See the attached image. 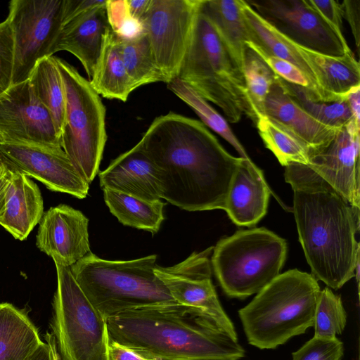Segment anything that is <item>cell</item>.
Masks as SVG:
<instances>
[{"instance_id": "d6986e66", "label": "cell", "mask_w": 360, "mask_h": 360, "mask_svg": "<svg viewBox=\"0 0 360 360\" xmlns=\"http://www.w3.org/2000/svg\"><path fill=\"white\" fill-rule=\"evenodd\" d=\"M100 186L148 201L161 200L158 172L136 145L98 173Z\"/></svg>"}, {"instance_id": "4dcf8cb0", "label": "cell", "mask_w": 360, "mask_h": 360, "mask_svg": "<svg viewBox=\"0 0 360 360\" xmlns=\"http://www.w3.org/2000/svg\"><path fill=\"white\" fill-rule=\"evenodd\" d=\"M121 53L125 69L134 89L148 84L166 79L154 60L148 37L120 39Z\"/></svg>"}, {"instance_id": "8992f818", "label": "cell", "mask_w": 360, "mask_h": 360, "mask_svg": "<svg viewBox=\"0 0 360 360\" xmlns=\"http://www.w3.org/2000/svg\"><path fill=\"white\" fill-rule=\"evenodd\" d=\"M177 78L219 107L229 122L249 116L243 70L200 6Z\"/></svg>"}, {"instance_id": "3957f363", "label": "cell", "mask_w": 360, "mask_h": 360, "mask_svg": "<svg viewBox=\"0 0 360 360\" xmlns=\"http://www.w3.org/2000/svg\"><path fill=\"white\" fill-rule=\"evenodd\" d=\"M107 322L110 339L153 360H239L245 356L238 341L191 307L129 310Z\"/></svg>"}, {"instance_id": "cb8c5ba5", "label": "cell", "mask_w": 360, "mask_h": 360, "mask_svg": "<svg viewBox=\"0 0 360 360\" xmlns=\"http://www.w3.org/2000/svg\"><path fill=\"white\" fill-rule=\"evenodd\" d=\"M242 13L248 30L250 42L266 53L285 60L299 69L311 87L314 100L327 101L316 77L295 44L262 18L245 0H240ZM328 102V101H327Z\"/></svg>"}, {"instance_id": "44dd1931", "label": "cell", "mask_w": 360, "mask_h": 360, "mask_svg": "<svg viewBox=\"0 0 360 360\" xmlns=\"http://www.w3.org/2000/svg\"><path fill=\"white\" fill-rule=\"evenodd\" d=\"M265 115L303 143L310 154L326 146L338 131L319 122L304 110L285 91L279 77L266 96Z\"/></svg>"}, {"instance_id": "603a6c76", "label": "cell", "mask_w": 360, "mask_h": 360, "mask_svg": "<svg viewBox=\"0 0 360 360\" xmlns=\"http://www.w3.org/2000/svg\"><path fill=\"white\" fill-rule=\"evenodd\" d=\"M295 46L311 68L327 101L342 100L360 87L359 63L352 52L336 57Z\"/></svg>"}, {"instance_id": "7bdbcfd3", "label": "cell", "mask_w": 360, "mask_h": 360, "mask_svg": "<svg viewBox=\"0 0 360 360\" xmlns=\"http://www.w3.org/2000/svg\"><path fill=\"white\" fill-rule=\"evenodd\" d=\"M109 356L110 360H153L112 339L109 344Z\"/></svg>"}, {"instance_id": "8fae6325", "label": "cell", "mask_w": 360, "mask_h": 360, "mask_svg": "<svg viewBox=\"0 0 360 360\" xmlns=\"http://www.w3.org/2000/svg\"><path fill=\"white\" fill-rule=\"evenodd\" d=\"M201 0H151L142 25L166 83L177 77Z\"/></svg>"}, {"instance_id": "7402d4cb", "label": "cell", "mask_w": 360, "mask_h": 360, "mask_svg": "<svg viewBox=\"0 0 360 360\" xmlns=\"http://www.w3.org/2000/svg\"><path fill=\"white\" fill-rule=\"evenodd\" d=\"M43 214V198L38 186L29 176L12 170L0 225L15 239L23 240Z\"/></svg>"}, {"instance_id": "4fadbf2b", "label": "cell", "mask_w": 360, "mask_h": 360, "mask_svg": "<svg viewBox=\"0 0 360 360\" xmlns=\"http://www.w3.org/2000/svg\"><path fill=\"white\" fill-rule=\"evenodd\" d=\"M212 250L213 247H210L202 252H194L172 266L157 264L155 274L176 302L199 310L218 328L238 341L234 325L221 307L212 282L209 256Z\"/></svg>"}, {"instance_id": "d6a6232c", "label": "cell", "mask_w": 360, "mask_h": 360, "mask_svg": "<svg viewBox=\"0 0 360 360\" xmlns=\"http://www.w3.org/2000/svg\"><path fill=\"white\" fill-rule=\"evenodd\" d=\"M255 125L265 146L281 165H309L310 150L286 129L267 116L259 118Z\"/></svg>"}, {"instance_id": "1f68e13d", "label": "cell", "mask_w": 360, "mask_h": 360, "mask_svg": "<svg viewBox=\"0 0 360 360\" xmlns=\"http://www.w3.org/2000/svg\"><path fill=\"white\" fill-rule=\"evenodd\" d=\"M167 88L186 103L200 118L202 122L229 142L240 158L250 159L224 118L208 102L184 81L176 77L167 83Z\"/></svg>"}, {"instance_id": "f546056e", "label": "cell", "mask_w": 360, "mask_h": 360, "mask_svg": "<svg viewBox=\"0 0 360 360\" xmlns=\"http://www.w3.org/2000/svg\"><path fill=\"white\" fill-rule=\"evenodd\" d=\"M243 72L246 86L248 117L256 124L265 115V101L278 76L264 59L246 44L243 58Z\"/></svg>"}, {"instance_id": "6da1fadb", "label": "cell", "mask_w": 360, "mask_h": 360, "mask_svg": "<svg viewBox=\"0 0 360 360\" xmlns=\"http://www.w3.org/2000/svg\"><path fill=\"white\" fill-rule=\"evenodd\" d=\"M136 146L158 169L161 199L189 212L224 210L241 158L229 153L201 121L160 115Z\"/></svg>"}, {"instance_id": "7c38bea8", "label": "cell", "mask_w": 360, "mask_h": 360, "mask_svg": "<svg viewBox=\"0 0 360 360\" xmlns=\"http://www.w3.org/2000/svg\"><path fill=\"white\" fill-rule=\"evenodd\" d=\"M278 32L304 49L340 57L352 51L307 0H245Z\"/></svg>"}, {"instance_id": "d4e9b609", "label": "cell", "mask_w": 360, "mask_h": 360, "mask_svg": "<svg viewBox=\"0 0 360 360\" xmlns=\"http://www.w3.org/2000/svg\"><path fill=\"white\" fill-rule=\"evenodd\" d=\"M42 342L26 311L0 302V360H26Z\"/></svg>"}, {"instance_id": "5b68a950", "label": "cell", "mask_w": 360, "mask_h": 360, "mask_svg": "<svg viewBox=\"0 0 360 360\" xmlns=\"http://www.w3.org/2000/svg\"><path fill=\"white\" fill-rule=\"evenodd\" d=\"M321 291L309 274L290 269L280 274L238 311L250 345L274 349L313 326Z\"/></svg>"}, {"instance_id": "ac0fdd59", "label": "cell", "mask_w": 360, "mask_h": 360, "mask_svg": "<svg viewBox=\"0 0 360 360\" xmlns=\"http://www.w3.org/2000/svg\"><path fill=\"white\" fill-rule=\"evenodd\" d=\"M110 30L106 4L89 10L63 25L49 56L60 51L72 53L80 61L90 80Z\"/></svg>"}, {"instance_id": "f1b7e54d", "label": "cell", "mask_w": 360, "mask_h": 360, "mask_svg": "<svg viewBox=\"0 0 360 360\" xmlns=\"http://www.w3.org/2000/svg\"><path fill=\"white\" fill-rule=\"evenodd\" d=\"M28 79L37 97L51 115L60 139L65 112V94L55 57L41 59Z\"/></svg>"}, {"instance_id": "60d3db41", "label": "cell", "mask_w": 360, "mask_h": 360, "mask_svg": "<svg viewBox=\"0 0 360 360\" xmlns=\"http://www.w3.org/2000/svg\"><path fill=\"white\" fill-rule=\"evenodd\" d=\"M343 18L350 25L357 51L360 44V0H344L341 2Z\"/></svg>"}, {"instance_id": "836d02e7", "label": "cell", "mask_w": 360, "mask_h": 360, "mask_svg": "<svg viewBox=\"0 0 360 360\" xmlns=\"http://www.w3.org/2000/svg\"><path fill=\"white\" fill-rule=\"evenodd\" d=\"M279 81L290 96L304 110L319 122L339 129L354 120L345 98L328 102L314 100L310 96L311 92L307 89L289 83L280 77Z\"/></svg>"}, {"instance_id": "7dc6e473", "label": "cell", "mask_w": 360, "mask_h": 360, "mask_svg": "<svg viewBox=\"0 0 360 360\" xmlns=\"http://www.w3.org/2000/svg\"><path fill=\"white\" fill-rule=\"evenodd\" d=\"M345 98L348 103L354 122L360 126V87L351 91L346 95Z\"/></svg>"}, {"instance_id": "ffe728a7", "label": "cell", "mask_w": 360, "mask_h": 360, "mask_svg": "<svg viewBox=\"0 0 360 360\" xmlns=\"http://www.w3.org/2000/svg\"><path fill=\"white\" fill-rule=\"evenodd\" d=\"M270 189L262 170L250 159H240L231 181L224 210L238 226H252L266 213Z\"/></svg>"}, {"instance_id": "f907efd6", "label": "cell", "mask_w": 360, "mask_h": 360, "mask_svg": "<svg viewBox=\"0 0 360 360\" xmlns=\"http://www.w3.org/2000/svg\"><path fill=\"white\" fill-rule=\"evenodd\" d=\"M3 166V165H2ZM1 169V168H0Z\"/></svg>"}, {"instance_id": "484cf974", "label": "cell", "mask_w": 360, "mask_h": 360, "mask_svg": "<svg viewBox=\"0 0 360 360\" xmlns=\"http://www.w3.org/2000/svg\"><path fill=\"white\" fill-rule=\"evenodd\" d=\"M89 81L98 95L108 99L126 102L135 90L122 60L120 38L111 28L105 38L94 75Z\"/></svg>"}, {"instance_id": "2e32d148", "label": "cell", "mask_w": 360, "mask_h": 360, "mask_svg": "<svg viewBox=\"0 0 360 360\" xmlns=\"http://www.w3.org/2000/svg\"><path fill=\"white\" fill-rule=\"evenodd\" d=\"M360 126L354 120L338 129L331 141L310 154L312 169L350 203L360 205Z\"/></svg>"}, {"instance_id": "d590c367", "label": "cell", "mask_w": 360, "mask_h": 360, "mask_svg": "<svg viewBox=\"0 0 360 360\" xmlns=\"http://www.w3.org/2000/svg\"><path fill=\"white\" fill-rule=\"evenodd\" d=\"M344 345L337 337L314 336L292 354V360H342Z\"/></svg>"}, {"instance_id": "277c9868", "label": "cell", "mask_w": 360, "mask_h": 360, "mask_svg": "<svg viewBox=\"0 0 360 360\" xmlns=\"http://www.w3.org/2000/svg\"><path fill=\"white\" fill-rule=\"evenodd\" d=\"M157 256L103 259L92 252L70 266L92 305L108 320L122 312L179 304L155 274Z\"/></svg>"}, {"instance_id": "ba28073f", "label": "cell", "mask_w": 360, "mask_h": 360, "mask_svg": "<svg viewBox=\"0 0 360 360\" xmlns=\"http://www.w3.org/2000/svg\"><path fill=\"white\" fill-rule=\"evenodd\" d=\"M55 60L65 94L61 147L90 184L98 173L107 141L105 108L90 82L75 67L62 58Z\"/></svg>"}, {"instance_id": "4316f807", "label": "cell", "mask_w": 360, "mask_h": 360, "mask_svg": "<svg viewBox=\"0 0 360 360\" xmlns=\"http://www.w3.org/2000/svg\"><path fill=\"white\" fill-rule=\"evenodd\" d=\"M200 11L210 20L242 69L243 53L250 38L240 0H201Z\"/></svg>"}, {"instance_id": "681fc988", "label": "cell", "mask_w": 360, "mask_h": 360, "mask_svg": "<svg viewBox=\"0 0 360 360\" xmlns=\"http://www.w3.org/2000/svg\"><path fill=\"white\" fill-rule=\"evenodd\" d=\"M1 142H2V141H1V137H0V143H1Z\"/></svg>"}, {"instance_id": "ee69618b", "label": "cell", "mask_w": 360, "mask_h": 360, "mask_svg": "<svg viewBox=\"0 0 360 360\" xmlns=\"http://www.w3.org/2000/svg\"><path fill=\"white\" fill-rule=\"evenodd\" d=\"M26 360H60L51 333L46 335L45 342H42Z\"/></svg>"}, {"instance_id": "9a60e30c", "label": "cell", "mask_w": 360, "mask_h": 360, "mask_svg": "<svg viewBox=\"0 0 360 360\" xmlns=\"http://www.w3.org/2000/svg\"><path fill=\"white\" fill-rule=\"evenodd\" d=\"M0 156L11 169L36 179L52 191L79 199L88 195L89 184L62 148L1 142Z\"/></svg>"}, {"instance_id": "30bf717a", "label": "cell", "mask_w": 360, "mask_h": 360, "mask_svg": "<svg viewBox=\"0 0 360 360\" xmlns=\"http://www.w3.org/2000/svg\"><path fill=\"white\" fill-rule=\"evenodd\" d=\"M65 0H12L8 18L14 39L11 85L27 80L37 63L49 56L63 27Z\"/></svg>"}, {"instance_id": "e575fe53", "label": "cell", "mask_w": 360, "mask_h": 360, "mask_svg": "<svg viewBox=\"0 0 360 360\" xmlns=\"http://www.w3.org/2000/svg\"><path fill=\"white\" fill-rule=\"evenodd\" d=\"M347 318L341 297L328 287L321 290L314 311V336L330 338L342 334Z\"/></svg>"}, {"instance_id": "bcb514c9", "label": "cell", "mask_w": 360, "mask_h": 360, "mask_svg": "<svg viewBox=\"0 0 360 360\" xmlns=\"http://www.w3.org/2000/svg\"><path fill=\"white\" fill-rule=\"evenodd\" d=\"M11 175L12 170L4 162L0 169V217L5 210L8 187Z\"/></svg>"}, {"instance_id": "52a82bcc", "label": "cell", "mask_w": 360, "mask_h": 360, "mask_svg": "<svg viewBox=\"0 0 360 360\" xmlns=\"http://www.w3.org/2000/svg\"><path fill=\"white\" fill-rule=\"evenodd\" d=\"M286 241L265 228L239 230L213 247L211 265L224 292L244 299L258 293L279 274Z\"/></svg>"}, {"instance_id": "c3c4849f", "label": "cell", "mask_w": 360, "mask_h": 360, "mask_svg": "<svg viewBox=\"0 0 360 360\" xmlns=\"http://www.w3.org/2000/svg\"><path fill=\"white\" fill-rule=\"evenodd\" d=\"M3 165H4V161L0 156V168L2 167Z\"/></svg>"}, {"instance_id": "ab89813d", "label": "cell", "mask_w": 360, "mask_h": 360, "mask_svg": "<svg viewBox=\"0 0 360 360\" xmlns=\"http://www.w3.org/2000/svg\"><path fill=\"white\" fill-rule=\"evenodd\" d=\"M308 4L340 35L342 33V6L335 0H307Z\"/></svg>"}, {"instance_id": "9c48e42d", "label": "cell", "mask_w": 360, "mask_h": 360, "mask_svg": "<svg viewBox=\"0 0 360 360\" xmlns=\"http://www.w3.org/2000/svg\"><path fill=\"white\" fill-rule=\"evenodd\" d=\"M55 264L51 328L60 360H110L107 320L88 300L70 267Z\"/></svg>"}, {"instance_id": "f35d334b", "label": "cell", "mask_w": 360, "mask_h": 360, "mask_svg": "<svg viewBox=\"0 0 360 360\" xmlns=\"http://www.w3.org/2000/svg\"><path fill=\"white\" fill-rule=\"evenodd\" d=\"M248 46L254 49L273 70V71L283 80L307 89L313 95L311 87L303 73L290 63L274 56L258 46L248 41Z\"/></svg>"}, {"instance_id": "5bb4252c", "label": "cell", "mask_w": 360, "mask_h": 360, "mask_svg": "<svg viewBox=\"0 0 360 360\" xmlns=\"http://www.w3.org/2000/svg\"><path fill=\"white\" fill-rule=\"evenodd\" d=\"M0 137L5 143L62 148L52 116L29 79L0 93Z\"/></svg>"}, {"instance_id": "8d00e7d4", "label": "cell", "mask_w": 360, "mask_h": 360, "mask_svg": "<svg viewBox=\"0 0 360 360\" xmlns=\"http://www.w3.org/2000/svg\"><path fill=\"white\" fill-rule=\"evenodd\" d=\"M106 10L110 28L120 39L134 38L144 32L143 25L130 17L126 0H107Z\"/></svg>"}, {"instance_id": "74e56055", "label": "cell", "mask_w": 360, "mask_h": 360, "mask_svg": "<svg viewBox=\"0 0 360 360\" xmlns=\"http://www.w3.org/2000/svg\"><path fill=\"white\" fill-rule=\"evenodd\" d=\"M13 60V34L7 18L0 22V93L11 85Z\"/></svg>"}, {"instance_id": "7a4b0ae2", "label": "cell", "mask_w": 360, "mask_h": 360, "mask_svg": "<svg viewBox=\"0 0 360 360\" xmlns=\"http://www.w3.org/2000/svg\"><path fill=\"white\" fill-rule=\"evenodd\" d=\"M285 179L293 191L299 240L311 275L338 290L355 276L360 262L359 207L350 203L309 167L287 165Z\"/></svg>"}, {"instance_id": "b9f144b4", "label": "cell", "mask_w": 360, "mask_h": 360, "mask_svg": "<svg viewBox=\"0 0 360 360\" xmlns=\"http://www.w3.org/2000/svg\"><path fill=\"white\" fill-rule=\"evenodd\" d=\"M63 24L72 18L97 6L106 4L107 0H65Z\"/></svg>"}, {"instance_id": "e0dca14e", "label": "cell", "mask_w": 360, "mask_h": 360, "mask_svg": "<svg viewBox=\"0 0 360 360\" xmlns=\"http://www.w3.org/2000/svg\"><path fill=\"white\" fill-rule=\"evenodd\" d=\"M88 225L79 210L63 204L52 207L39 221L36 245L55 264L70 267L91 252Z\"/></svg>"}, {"instance_id": "f6af8a7d", "label": "cell", "mask_w": 360, "mask_h": 360, "mask_svg": "<svg viewBox=\"0 0 360 360\" xmlns=\"http://www.w3.org/2000/svg\"><path fill=\"white\" fill-rule=\"evenodd\" d=\"M126 1L130 17L142 24L151 0H126Z\"/></svg>"}, {"instance_id": "83f0119b", "label": "cell", "mask_w": 360, "mask_h": 360, "mask_svg": "<svg viewBox=\"0 0 360 360\" xmlns=\"http://www.w3.org/2000/svg\"><path fill=\"white\" fill-rule=\"evenodd\" d=\"M110 212L124 226L156 233L165 219L161 200L148 201L118 191L103 189Z\"/></svg>"}]
</instances>
